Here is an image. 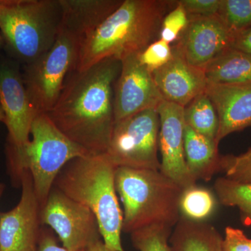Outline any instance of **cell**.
<instances>
[{
  "label": "cell",
  "instance_id": "cell-1",
  "mask_svg": "<svg viewBox=\"0 0 251 251\" xmlns=\"http://www.w3.org/2000/svg\"><path fill=\"white\" fill-rule=\"evenodd\" d=\"M122 69L119 59H103L68 74L47 115L67 138L90 154H103L115 125L114 87Z\"/></svg>",
  "mask_w": 251,
  "mask_h": 251
},
{
  "label": "cell",
  "instance_id": "cell-2",
  "mask_svg": "<svg viewBox=\"0 0 251 251\" xmlns=\"http://www.w3.org/2000/svg\"><path fill=\"white\" fill-rule=\"evenodd\" d=\"M174 1L123 0V2L81 44L75 69L83 71L103 59L121 61L140 54L158 39L163 18Z\"/></svg>",
  "mask_w": 251,
  "mask_h": 251
},
{
  "label": "cell",
  "instance_id": "cell-3",
  "mask_svg": "<svg viewBox=\"0 0 251 251\" xmlns=\"http://www.w3.org/2000/svg\"><path fill=\"white\" fill-rule=\"evenodd\" d=\"M116 169L104 153L77 157L62 168L54 187L92 211L107 247L125 251L121 239L123 212L115 187Z\"/></svg>",
  "mask_w": 251,
  "mask_h": 251
},
{
  "label": "cell",
  "instance_id": "cell-4",
  "mask_svg": "<svg viewBox=\"0 0 251 251\" xmlns=\"http://www.w3.org/2000/svg\"><path fill=\"white\" fill-rule=\"evenodd\" d=\"M30 138L21 146L6 144V166L16 187L23 172H29L41 208L62 168L74 158L90 153L62 133L47 114H39L33 120Z\"/></svg>",
  "mask_w": 251,
  "mask_h": 251
},
{
  "label": "cell",
  "instance_id": "cell-5",
  "mask_svg": "<svg viewBox=\"0 0 251 251\" xmlns=\"http://www.w3.org/2000/svg\"><path fill=\"white\" fill-rule=\"evenodd\" d=\"M115 187L123 205L122 232L159 226L174 228L183 189L160 171L118 167Z\"/></svg>",
  "mask_w": 251,
  "mask_h": 251
},
{
  "label": "cell",
  "instance_id": "cell-6",
  "mask_svg": "<svg viewBox=\"0 0 251 251\" xmlns=\"http://www.w3.org/2000/svg\"><path fill=\"white\" fill-rule=\"evenodd\" d=\"M62 23L59 0H0L2 50L22 66L52 48Z\"/></svg>",
  "mask_w": 251,
  "mask_h": 251
},
{
  "label": "cell",
  "instance_id": "cell-7",
  "mask_svg": "<svg viewBox=\"0 0 251 251\" xmlns=\"http://www.w3.org/2000/svg\"><path fill=\"white\" fill-rule=\"evenodd\" d=\"M82 41L61 29L49 50L34 62L22 66L23 81L36 115L53 108L68 74L76 66Z\"/></svg>",
  "mask_w": 251,
  "mask_h": 251
},
{
  "label": "cell",
  "instance_id": "cell-8",
  "mask_svg": "<svg viewBox=\"0 0 251 251\" xmlns=\"http://www.w3.org/2000/svg\"><path fill=\"white\" fill-rule=\"evenodd\" d=\"M160 118L156 108H149L117 122L104 154L116 168L160 171L158 136Z\"/></svg>",
  "mask_w": 251,
  "mask_h": 251
},
{
  "label": "cell",
  "instance_id": "cell-9",
  "mask_svg": "<svg viewBox=\"0 0 251 251\" xmlns=\"http://www.w3.org/2000/svg\"><path fill=\"white\" fill-rule=\"evenodd\" d=\"M40 219L42 226L52 229L62 247L69 250H87L103 239L92 211L54 186L41 208Z\"/></svg>",
  "mask_w": 251,
  "mask_h": 251
},
{
  "label": "cell",
  "instance_id": "cell-10",
  "mask_svg": "<svg viewBox=\"0 0 251 251\" xmlns=\"http://www.w3.org/2000/svg\"><path fill=\"white\" fill-rule=\"evenodd\" d=\"M22 189L17 205L0 211V251H36L40 237L41 206L29 171L20 176Z\"/></svg>",
  "mask_w": 251,
  "mask_h": 251
},
{
  "label": "cell",
  "instance_id": "cell-11",
  "mask_svg": "<svg viewBox=\"0 0 251 251\" xmlns=\"http://www.w3.org/2000/svg\"><path fill=\"white\" fill-rule=\"evenodd\" d=\"M0 103L8 130L6 143L21 146L30 138L33 110L24 81L22 65L0 50Z\"/></svg>",
  "mask_w": 251,
  "mask_h": 251
},
{
  "label": "cell",
  "instance_id": "cell-12",
  "mask_svg": "<svg viewBox=\"0 0 251 251\" xmlns=\"http://www.w3.org/2000/svg\"><path fill=\"white\" fill-rule=\"evenodd\" d=\"M122 69L114 87L115 123L149 108H157L163 100L152 74L132 54L121 60Z\"/></svg>",
  "mask_w": 251,
  "mask_h": 251
},
{
  "label": "cell",
  "instance_id": "cell-13",
  "mask_svg": "<svg viewBox=\"0 0 251 251\" xmlns=\"http://www.w3.org/2000/svg\"><path fill=\"white\" fill-rule=\"evenodd\" d=\"M232 36L218 15L191 16L187 27L173 47L190 65L204 70L230 48Z\"/></svg>",
  "mask_w": 251,
  "mask_h": 251
},
{
  "label": "cell",
  "instance_id": "cell-14",
  "mask_svg": "<svg viewBox=\"0 0 251 251\" xmlns=\"http://www.w3.org/2000/svg\"><path fill=\"white\" fill-rule=\"evenodd\" d=\"M156 110L160 118V171L183 190L196 185L197 181L190 174L185 160L184 108L163 100Z\"/></svg>",
  "mask_w": 251,
  "mask_h": 251
},
{
  "label": "cell",
  "instance_id": "cell-15",
  "mask_svg": "<svg viewBox=\"0 0 251 251\" xmlns=\"http://www.w3.org/2000/svg\"><path fill=\"white\" fill-rule=\"evenodd\" d=\"M173 57L166 65L152 73L163 100L184 107L207 87L204 70L193 67L173 48Z\"/></svg>",
  "mask_w": 251,
  "mask_h": 251
},
{
  "label": "cell",
  "instance_id": "cell-16",
  "mask_svg": "<svg viewBox=\"0 0 251 251\" xmlns=\"http://www.w3.org/2000/svg\"><path fill=\"white\" fill-rule=\"evenodd\" d=\"M209 97L219 117L216 143L227 135L251 127V82L236 85H207Z\"/></svg>",
  "mask_w": 251,
  "mask_h": 251
},
{
  "label": "cell",
  "instance_id": "cell-17",
  "mask_svg": "<svg viewBox=\"0 0 251 251\" xmlns=\"http://www.w3.org/2000/svg\"><path fill=\"white\" fill-rule=\"evenodd\" d=\"M61 29L83 41L122 4L123 0H59Z\"/></svg>",
  "mask_w": 251,
  "mask_h": 251
},
{
  "label": "cell",
  "instance_id": "cell-18",
  "mask_svg": "<svg viewBox=\"0 0 251 251\" xmlns=\"http://www.w3.org/2000/svg\"><path fill=\"white\" fill-rule=\"evenodd\" d=\"M219 145L214 140L185 126L184 155L186 166L196 181H210L214 175L221 171V156Z\"/></svg>",
  "mask_w": 251,
  "mask_h": 251
},
{
  "label": "cell",
  "instance_id": "cell-19",
  "mask_svg": "<svg viewBox=\"0 0 251 251\" xmlns=\"http://www.w3.org/2000/svg\"><path fill=\"white\" fill-rule=\"evenodd\" d=\"M169 244L171 251H224V237L214 226L181 216Z\"/></svg>",
  "mask_w": 251,
  "mask_h": 251
},
{
  "label": "cell",
  "instance_id": "cell-20",
  "mask_svg": "<svg viewBox=\"0 0 251 251\" xmlns=\"http://www.w3.org/2000/svg\"><path fill=\"white\" fill-rule=\"evenodd\" d=\"M208 85L251 82V55L229 48L204 69Z\"/></svg>",
  "mask_w": 251,
  "mask_h": 251
},
{
  "label": "cell",
  "instance_id": "cell-21",
  "mask_svg": "<svg viewBox=\"0 0 251 251\" xmlns=\"http://www.w3.org/2000/svg\"><path fill=\"white\" fill-rule=\"evenodd\" d=\"M184 115L185 123L190 128L216 142L219 131V117L205 92L199 94L184 107Z\"/></svg>",
  "mask_w": 251,
  "mask_h": 251
},
{
  "label": "cell",
  "instance_id": "cell-22",
  "mask_svg": "<svg viewBox=\"0 0 251 251\" xmlns=\"http://www.w3.org/2000/svg\"><path fill=\"white\" fill-rule=\"evenodd\" d=\"M217 201L208 188L197 184L183 190L179 201L180 214L196 222H204L216 210Z\"/></svg>",
  "mask_w": 251,
  "mask_h": 251
},
{
  "label": "cell",
  "instance_id": "cell-23",
  "mask_svg": "<svg viewBox=\"0 0 251 251\" xmlns=\"http://www.w3.org/2000/svg\"><path fill=\"white\" fill-rule=\"evenodd\" d=\"M214 190L221 204L237 207L243 224L251 226V184L237 182L224 176L216 180Z\"/></svg>",
  "mask_w": 251,
  "mask_h": 251
},
{
  "label": "cell",
  "instance_id": "cell-24",
  "mask_svg": "<svg viewBox=\"0 0 251 251\" xmlns=\"http://www.w3.org/2000/svg\"><path fill=\"white\" fill-rule=\"evenodd\" d=\"M234 34L251 27V0H221L217 14Z\"/></svg>",
  "mask_w": 251,
  "mask_h": 251
},
{
  "label": "cell",
  "instance_id": "cell-25",
  "mask_svg": "<svg viewBox=\"0 0 251 251\" xmlns=\"http://www.w3.org/2000/svg\"><path fill=\"white\" fill-rule=\"evenodd\" d=\"M172 231L164 226H151L132 232L130 239L138 251H171L169 239Z\"/></svg>",
  "mask_w": 251,
  "mask_h": 251
},
{
  "label": "cell",
  "instance_id": "cell-26",
  "mask_svg": "<svg viewBox=\"0 0 251 251\" xmlns=\"http://www.w3.org/2000/svg\"><path fill=\"white\" fill-rule=\"evenodd\" d=\"M221 168L225 177L243 184H251V148L238 156H221Z\"/></svg>",
  "mask_w": 251,
  "mask_h": 251
},
{
  "label": "cell",
  "instance_id": "cell-27",
  "mask_svg": "<svg viewBox=\"0 0 251 251\" xmlns=\"http://www.w3.org/2000/svg\"><path fill=\"white\" fill-rule=\"evenodd\" d=\"M175 6L163 18L158 39L171 44L176 42L187 27L188 16L181 5L174 1Z\"/></svg>",
  "mask_w": 251,
  "mask_h": 251
},
{
  "label": "cell",
  "instance_id": "cell-28",
  "mask_svg": "<svg viewBox=\"0 0 251 251\" xmlns=\"http://www.w3.org/2000/svg\"><path fill=\"white\" fill-rule=\"evenodd\" d=\"M173 57L171 44L157 39L138 54L140 63L151 74L166 65Z\"/></svg>",
  "mask_w": 251,
  "mask_h": 251
},
{
  "label": "cell",
  "instance_id": "cell-29",
  "mask_svg": "<svg viewBox=\"0 0 251 251\" xmlns=\"http://www.w3.org/2000/svg\"><path fill=\"white\" fill-rule=\"evenodd\" d=\"M175 1L182 6L188 16L217 15L221 4V0H179Z\"/></svg>",
  "mask_w": 251,
  "mask_h": 251
},
{
  "label": "cell",
  "instance_id": "cell-30",
  "mask_svg": "<svg viewBox=\"0 0 251 251\" xmlns=\"http://www.w3.org/2000/svg\"><path fill=\"white\" fill-rule=\"evenodd\" d=\"M224 251H251V239L242 229L226 227L224 238Z\"/></svg>",
  "mask_w": 251,
  "mask_h": 251
},
{
  "label": "cell",
  "instance_id": "cell-31",
  "mask_svg": "<svg viewBox=\"0 0 251 251\" xmlns=\"http://www.w3.org/2000/svg\"><path fill=\"white\" fill-rule=\"evenodd\" d=\"M36 251H87V250L71 251L60 247L52 229L43 226Z\"/></svg>",
  "mask_w": 251,
  "mask_h": 251
},
{
  "label": "cell",
  "instance_id": "cell-32",
  "mask_svg": "<svg viewBox=\"0 0 251 251\" xmlns=\"http://www.w3.org/2000/svg\"><path fill=\"white\" fill-rule=\"evenodd\" d=\"M230 48L251 55V27L234 33Z\"/></svg>",
  "mask_w": 251,
  "mask_h": 251
},
{
  "label": "cell",
  "instance_id": "cell-33",
  "mask_svg": "<svg viewBox=\"0 0 251 251\" xmlns=\"http://www.w3.org/2000/svg\"><path fill=\"white\" fill-rule=\"evenodd\" d=\"M87 251H113L110 250L109 248L104 244L103 239L97 241V242L91 244L90 247L87 248Z\"/></svg>",
  "mask_w": 251,
  "mask_h": 251
},
{
  "label": "cell",
  "instance_id": "cell-34",
  "mask_svg": "<svg viewBox=\"0 0 251 251\" xmlns=\"http://www.w3.org/2000/svg\"><path fill=\"white\" fill-rule=\"evenodd\" d=\"M0 122L5 123V115L2 107H1V103H0Z\"/></svg>",
  "mask_w": 251,
  "mask_h": 251
},
{
  "label": "cell",
  "instance_id": "cell-35",
  "mask_svg": "<svg viewBox=\"0 0 251 251\" xmlns=\"http://www.w3.org/2000/svg\"><path fill=\"white\" fill-rule=\"evenodd\" d=\"M5 188L6 186L2 183H0V199H1V196H2L3 193L4 192Z\"/></svg>",
  "mask_w": 251,
  "mask_h": 251
},
{
  "label": "cell",
  "instance_id": "cell-36",
  "mask_svg": "<svg viewBox=\"0 0 251 251\" xmlns=\"http://www.w3.org/2000/svg\"><path fill=\"white\" fill-rule=\"evenodd\" d=\"M4 49V41H3L2 37L0 34V50H2Z\"/></svg>",
  "mask_w": 251,
  "mask_h": 251
}]
</instances>
